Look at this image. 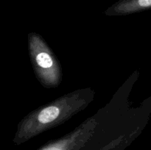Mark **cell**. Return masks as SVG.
<instances>
[{"label": "cell", "instance_id": "obj_1", "mask_svg": "<svg viewBox=\"0 0 151 150\" xmlns=\"http://www.w3.org/2000/svg\"><path fill=\"white\" fill-rule=\"evenodd\" d=\"M149 7H151V0H124L116 5V9L124 12Z\"/></svg>", "mask_w": 151, "mask_h": 150}, {"label": "cell", "instance_id": "obj_2", "mask_svg": "<svg viewBox=\"0 0 151 150\" xmlns=\"http://www.w3.org/2000/svg\"><path fill=\"white\" fill-rule=\"evenodd\" d=\"M59 109L55 106H50L44 109L38 115V121L41 123H49L54 121L58 116Z\"/></svg>", "mask_w": 151, "mask_h": 150}, {"label": "cell", "instance_id": "obj_3", "mask_svg": "<svg viewBox=\"0 0 151 150\" xmlns=\"http://www.w3.org/2000/svg\"><path fill=\"white\" fill-rule=\"evenodd\" d=\"M36 61L41 67L44 68V69L50 68L52 66L53 63L50 56L45 52L39 53L36 57Z\"/></svg>", "mask_w": 151, "mask_h": 150}, {"label": "cell", "instance_id": "obj_4", "mask_svg": "<svg viewBox=\"0 0 151 150\" xmlns=\"http://www.w3.org/2000/svg\"><path fill=\"white\" fill-rule=\"evenodd\" d=\"M40 150H72V149L66 143H59L47 146Z\"/></svg>", "mask_w": 151, "mask_h": 150}]
</instances>
